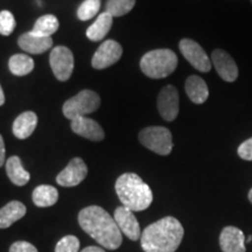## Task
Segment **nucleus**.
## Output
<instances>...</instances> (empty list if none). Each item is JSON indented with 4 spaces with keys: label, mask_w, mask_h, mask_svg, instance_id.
<instances>
[{
    "label": "nucleus",
    "mask_w": 252,
    "mask_h": 252,
    "mask_svg": "<svg viewBox=\"0 0 252 252\" xmlns=\"http://www.w3.org/2000/svg\"><path fill=\"white\" fill-rule=\"evenodd\" d=\"M78 223L103 248L117 250L122 245V231L115 219L102 207L90 206L82 209L78 214Z\"/></svg>",
    "instance_id": "f257e3e1"
},
{
    "label": "nucleus",
    "mask_w": 252,
    "mask_h": 252,
    "mask_svg": "<svg viewBox=\"0 0 252 252\" xmlns=\"http://www.w3.org/2000/svg\"><path fill=\"white\" fill-rule=\"evenodd\" d=\"M184 235V226L175 217H163L141 232V248L145 252H175Z\"/></svg>",
    "instance_id": "f03ea898"
},
{
    "label": "nucleus",
    "mask_w": 252,
    "mask_h": 252,
    "mask_svg": "<svg viewBox=\"0 0 252 252\" xmlns=\"http://www.w3.org/2000/svg\"><path fill=\"white\" fill-rule=\"evenodd\" d=\"M116 193L123 206L132 212H143L151 206L153 193L150 186L134 173H124L116 181Z\"/></svg>",
    "instance_id": "7ed1b4c3"
},
{
    "label": "nucleus",
    "mask_w": 252,
    "mask_h": 252,
    "mask_svg": "<svg viewBox=\"0 0 252 252\" xmlns=\"http://www.w3.org/2000/svg\"><path fill=\"white\" fill-rule=\"evenodd\" d=\"M178 56L171 49H154L146 53L140 60V69L147 77L159 80L175 71Z\"/></svg>",
    "instance_id": "20e7f679"
},
{
    "label": "nucleus",
    "mask_w": 252,
    "mask_h": 252,
    "mask_svg": "<svg viewBox=\"0 0 252 252\" xmlns=\"http://www.w3.org/2000/svg\"><path fill=\"white\" fill-rule=\"evenodd\" d=\"M100 105V98L98 94L93 90L86 89L78 93L76 96L71 97L63 104V115L65 118L72 119L78 117H86L96 111Z\"/></svg>",
    "instance_id": "39448f33"
},
{
    "label": "nucleus",
    "mask_w": 252,
    "mask_h": 252,
    "mask_svg": "<svg viewBox=\"0 0 252 252\" xmlns=\"http://www.w3.org/2000/svg\"><path fill=\"white\" fill-rule=\"evenodd\" d=\"M139 141L146 149L160 156H168L173 149V138L168 128L150 126L139 132Z\"/></svg>",
    "instance_id": "423d86ee"
},
{
    "label": "nucleus",
    "mask_w": 252,
    "mask_h": 252,
    "mask_svg": "<svg viewBox=\"0 0 252 252\" xmlns=\"http://www.w3.org/2000/svg\"><path fill=\"white\" fill-rule=\"evenodd\" d=\"M50 68L59 81L65 82L70 78L74 70V55L71 50L64 46L53 48L49 55Z\"/></svg>",
    "instance_id": "0eeeda50"
},
{
    "label": "nucleus",
    "mask_w": 252,
    "mask_h": 252,
    "mask_svg": "<svg viewBox=\"0 0 252 252\" xmlns=\"http://www.w3.org/2000/svg\"><path fill=\"white\" fill-rule=\"evenodd\" d=\"M179 48L184 58L190 63L196 70L201 72H208L212 69V61L204 49L190 39H182L179 43Z\"/></svg>",
    "instance_id": "6e6552de"
},
{
    "label": "nucleus",
    "mask_w": 252,
    "mask_h": 252,
    "mask_svg": "<svg viewBox=\"0 0 252 252\" xmlns=\"http://www.w3.org/2000/svg\"><path fill=\"white\" fill-rule=\"evenodd\" d=\"M123 48L117 41L108 40L99 46L91 60L94 69H105L117 63L122 58Z\"/></svg>",
    "instance_id": "1a4fd4ad"
},
{
    "label": "nucleus",
    "mask_w": 252,
    "mask_h": 252,
    "mask_svg": "<svg viewBox=\"0 0 252 252\" xmlns=\"http://www.w3.org/2000/svg\"><path fill=\"white\" fill-rule=\"evenodd\" d=\"M158 110L166 122H173L179 115V93L175 87L166 86L158 96Z\"/></svg>",
    "instance_id": "9d476101"
},
{
    "label": "nucleus",
    "mask_w": 252,
    "mask_h": 252,
    "mask_svg": "<svg viewBox=\"0 0 252 252\" xmlns=\"http://www.w3.org/2000/svg\"><path fill=\"white\" fill-rule=\"evenodd\" d=\"M88 175V167L81 158H74L60 174L56 182L62 187H75L80 185Z\"/></svg>",
    "instance_id": "9b49d317"
},
{
    "label": "nucleus",
    "mask_w": 252,
    "mask_h": 252,
    "mask_svg": "<svg viewBox=\"0 0 252 252\" xmlns=\"http://www.w3.org/2000/svg\"><path fill=\"white\" fill-rule=\"evenodd\" d=\"M113 219H115L116 223H117L122 234H124L128 239L135 242L141 237L139 223H138L137 219H135L133 212L128 209V208L124 206L118 207L115 210Z\"/></svg>",
    "instance_id": "f8f14e48"
},
{
    "label": "nucleus",
    "mask_w": 252,
    "mask_h": 252,
    "mask_svg": "<svg viewBox=\"0 0 252 252\" xmlns=\"http://www.w3.org/2000/svg\"><path fill=\"white\" fill-rule=\"evenodd\" d=\"M212 63L217 74L225 82H235L238 77V67L235 60L225 50L215 49L212 54Z\"/></svg>",
    "instance_id": "ddd939ff"
},
{
    "label": "nucleus",
    "mask_w": 252,
    "mask_h": 252,
    "mask_svg": "<svg viewBox=\"0 0 252 252\" xmlns=\"http://www.w3.org/2000/svg\"><path fill=\"white\" fill-rule=\"evenodd\" d=\"M70 127L76 134L93 141H100L105 137L102 126L91 118L78 117L72 119Z\"/></svg>",
    "instance_id": "4468645a"
},
{
    "label": "nucleus",
    "mask_w": 252,
    "mask_h": 252,
    "mask_svg": "<svg viewBox=\"0 0 252 252\" xmlns=\"http://www.w3.org/2000/svg\"><path fill=\"white\" fill-rule=\"evenodd\" d=\"M220 245L223 252H245V237L242 230L236 226H225L220 236Z\"/></svg>",
    "instance_id": "2eb2a0df"
},
{
    "label": "nucleus",
    "mask_w": 252,
    "mask_h": 252,
    "mask_svg": "<svg viewBox=\"0 0 252 252\" xmlns=\"http://www.w3.org/2000/svg\"><path fill=\"white\" fill-rule=\"evenodd\" d=\"M19 47L31 54H42L53 47L52 37H43L34 34L33 32L25 33L18 39Z\"/></svg>",
    "instance_id": "dca6fc26"
},
{
    "label": "nucleus",
    "mask_w": 252,
    "mask_h": 252,
    "mask_svg": "<svg viewBox=\"0 0 252 252\" xmlns=\"http://www.w3.org/2000/svg\"><path fill=\"white\" fill-rule=\"evenodd\" d=\"M185 89L189 99L195 104H202L209 97V89H208L207 83L203 78L196 75H191L186 80Z\"/></svg>",
    "instance_id": "f3484780"
},
{
    "label": "nucleus",
    "mask_w": 252,
    "mask_h": 252,
    "mask_svg": "<svg viewBox=\"0 0 252 252\" xmlns=\"http://www.w3.org/2000/svg\"><path fill=\"white\" fill-rule=\"evenodd\" d=\"M37 116L33 111H26L15 118L13 123V134L18 139H27L35 131Z\"/></svg>",
    "instance_id": "a211bd4d"
},
{
    "label": "nucleus",
    "mask_w": 252,
    "mask_h": 252,
    "mask_svg": "<svg viewBox=\"0 0 252 252\" xmlns=\"http://www.w3.org/2000/svg\"><path fill=\"white\" fill-rule=\"evenodd\" d=\"M26 207L20 201H11L0 209V229L9 228L26 215Z\"/></svg>",
    "instance_id": "6ab92c4d"
},
{
    "label": "nucleus",
    "mask_w": 252,
    "mask_h": 252,
    "mask_svg": "<svg viewBox=\"0 0 252 252\" xmlns=\"http://www.w3.org/2000/svg\"><path fill=\"white\" fill-rule=\"evenodd\" d=\"M113 23V17L108 12L99 14L96 21L87 30V37L94 42L103 40L109 31L111 30Z\"/></svg>",
    "instance_id": "aec40b11"
},
{
    "label": "nucleus",
    "mask_w": 252,
    "mask_h": 252,
    "mask_svg": "<svg viewBox=\"0 0 252 252\" xmlns=\"http://www.w3.org/2000/svg\"><path fill=\"white\" fill-rule=\"evenodd\" d=\"M6 172H7V175L12 184L19 186V187L28 184L31 179V174L24 168L20 158L17 156L11 157L6 161Z\"/></svg>",
    "instance_id": "412c9836"
},
{
    "label": "nucleus",
    "mask_w": 252,
    "mask_h": 252,
    "mask_svg": "<svg viewBox=\"0 0 252 252\" xmlns=\"http://www.w3.org/2000/svg\"><path fill=\"white\" fill-rule=\"evenodd\" d=\"M59 191L58 189L49 185H41L34 189L33 202L40 208L52 207L58 202Z\"/></svg>",
    "instance_id": "4be33fe9"
},
{
    "label": "nucleus",
    "mask_w": 252,
    "mask_h": 252,
    "mask_svg": "<svg viewBox=\"0 0 252 252\" xmlns=\"http://www.w3.org/2000/svg\"><path fill=\"white\" fill-rule=\"evenodd\" d=\"M59 27L60 23L58 18L53 14H46L37 19L32 32L39 36L50 37L59 30Z\"/></svg>",
    "instance_id": "5701e85b"
},
{
    "label": "nucleus",
    "mask_w": 252,
    "mask_h": 252,
    "mask_svg": "<svg viewBox=\"0 0 252 252\" xmlns=\"http://www.w3.org/2000/svg\"><path fill=\"white\" fill-rule=\"evenodd\" d=\"M8 68L15 76H25L33 71L34 61L28 55L15 54L9 59Z\"/></svg>",
    "instance_id": "b1692460"
},
{
    "label": "nucleus",
    "mask_w": 252,
    "mask_h": 252,
    "mask_svg": "<svg viewBox=\"0 0 252 252\" xmlns=\"http://www.w3.org/2000/svg\"><path fill=\"white\" fill-rule=\"evenodd\" d=\"M135 0H108L105 6V12L112 17H123L127 14L134 7Z\"/></svg>",
    "instance_id": "393cba45"
},
{
    "label": "nucleus",
    "mask_w": 252,
    "mask_h": 252,
    "mask_svg": "<svg viewBox=\"0 0 252 252\" xmlns=\"http://www.w3.org/2000/svg\"><path fill=\"white\" fill-rule=\"evenodd\" d=\"M100 0H84L77 9V17L82 21L93 19L99 12Z\"/></svg>",
    "instance_id": "a878e982"
},
{
    "label": "nucleus",
    "mask_w": 252,
    "mask_h": 252,
    "mask_svg": "<svg viewBox=\"0 0 252 252\" xmlns=\"http://www.w3.org/2000/svg\"><path fill=\"white\" fill-rule=\"evenodd\" d=\"M80 251V241L76 236L68 235L60 239L55 247V252H78Z\"/></svg>",
    "instance_id": "bb28decb"
},
{
    "label": "nucleus",
    "mask_w": 252,
    "mask_h": 252,
    "mask_svg": "<svg viewBox=\"0 0 252 252\" xmlns=\"http://www.w3.org/2000/svg\"><path fill=\"white\" fill-rule=\"evenodd\" d=\"M15 19L13 14L9 11L0 12V34L4 36H8L13 33L15 30Z\"/></svg>",
    "instance_id": "cd10ccee"
},
{
    "label": "nucleus",
    "mask_w": 252,
    "mask_h": 252,
    "mask_svg": "<svg viewBox=\"0 0 252 252\" xmlns=\"http://www.w3.org/2000/svg\"><path fill=\"white\" fill-rule=\"evenodd\" d=\"M238 156L243 160H248V161H252V137L250 139L245 140L238 147Z\"/></svg>",
    "instance_id": "c85d7f7f"
},
{
    "label": "nucleus",
    "mask_w": 252,
    "mask_h": 252,
    "mask_svg": "<svg viewBox=\"0 0 252 252\" xmlns=\"http://www.w3.org/2000/svg\"><path fill=\"white\" fill-rule=\"evenodd\" d=\"M9 252H37V249L28 242H15L9 248Z\"/></svg>",
    "instance_id": "c756f323"
},
{
    "label": "nucleus",
    "mask_w": 252,
    "mask_h": 252,
    "mask_svg": "<svg viewBox=\"0 0 252 252\" xmlns=\"http://www.w3.org/2000/svg\"><path fill=\"white\" fill-rule=\"evenodd\" d=\"M5 144H4V139H2L1 134H0V167L5 163Z\"/></svg>",
    "instance_id": "7c9ffc66"
},
{
    "label": "nucleus",
    "mask_w": 252,
    "mask_h": 252,
    "mask_svg": "<svg viewBox=\"0 0 252 252\" xmlns=\"http://www.w3.org/2000/svg\"><path fill=\"white\" fill-rule=\"evenodd\" d=\"M81 252H106V251L99 247H87L86 249H83Z\"/></svg>",
    "instance_id": "2f4dec72"
},
{
    "label": "nucleus",
    "mask_w": 252,
    "mask_h": 252,
    "mask_svg": "<svg viewBox=\"0 0 252 252\" xmlns=\"http://www.w3.org/2000/svg\"><path fill=\"white\" fill-rule=\"evenodd\" d=\"M4 103H5V94H4V91H2L1 86H0V106H1Z\"/></svg>",
    "instance_id": "473e14b6"
},
{
    "label": "nucleus",
    "mask_w": 252,
    "mask_h": 252,
    "mask_svg": "<svg viewBox=\"0 0 252 252\" xmlns=\"http://www.w3.org/2000/svg\"><path fill=\"white\" fill-rule=\"evenodd\" d=\"M249 200H250V202L252 203V188H251V190L249 191Z\"/></svg>",
    "instance_id": "72a5a7b5"
},
{
    "label": "nucleus",
    "mask_w": 252,
    "mask_h": 252,
    "mask_svg": "<svg viewBox=\"0 0 252 252\" xmlns=\"http://www.w3.org/2000/svg\"><path fill=\"white\" fill-rule=\"evenodd\" d=\"M250 1H251V2H252V0H250Z\"/></svg>",
    "instance_id": "f704fd0d"
}]
</instances>
